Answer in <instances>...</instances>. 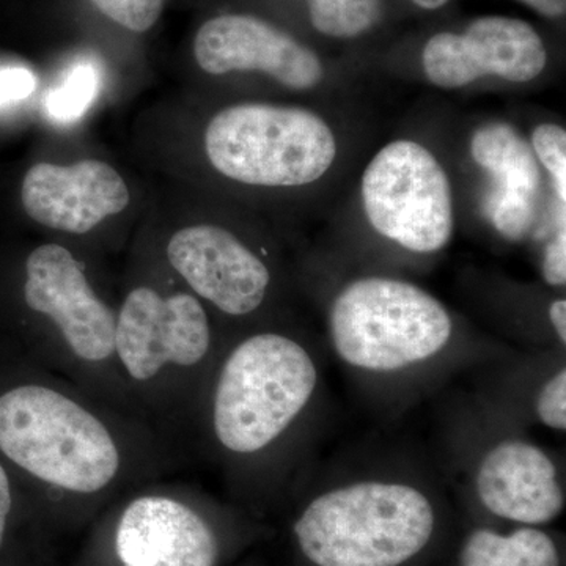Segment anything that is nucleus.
<instances>
[{
    "mask_svg": "<svg viewBox=\"0 0 566 566\" xmlns=\"http://www.w3.org/2000/svg\"><path fill=\"white\" fill-rule=\"evenodd\" d=\"M326 337L360 397L385 415H400L513 349L465 329L423 286L385 274L356 275L335 290Z\"/></svg>",
    "mask_w": 566,
    "mask_h": 566,
    "instance_id": "nucleus-1",
    "label": "nucleus"
},
{
    "mask_svg": "<svg viewBox=\"0 0 566 566\" xmlns=\"http://www.w3.org/2000/svg\"><path fill=\"white\" fill-rule=\"evenodd\" d=\"M294 517L312 566H406L433 545L441 474L416 453L376 450L329 465Z\"/></svg>",
    "mask_w": 566,
    "mask_h": 566,
    "instance_id": "nucleus-2",
    "label": "nucleus"
},
{
    "mask_svg": "<svg viewBox=\"0 0 566 566\" xmlns=\"http://www.w3.org/2000/svg\"><path fill=\"white\" fill-rule=\"evenodd\" d=\"M322 354L301 335L259 329L221 349L207 382V422L219 455L241 474L300 460L322 423Z\"/></svg>",
    "mask_w": 566,
    "mask_h": 566,
    "instance_id": "nucleus-3",
    "label": "nucleus"
},
{
    "mask_svg": "<svg viewBox=\"0 0 566 566\" xmlns=\"http://www.w3.org/2000/svg\"><path fill=\"white\" fill-rule=\"evenodd\" d=\"M436 468L444 482L494 520L542 527L564 513L560 455L471 390L442 405Z\"/></svg>",
    "mask_w": 566,
    "mask_h": 566,
    "instance_id": "nucleus-4",
    "label": "nucleus"
},
{
    "mask_svg": "<svg viewBox=\"0 0 566 566\" xmlns=\"http://www.w3.org/2000/svg\"><path fill=\"white\" fill-rule=\"evenodd\" d=\"M0 452L36 482L74 495L109 490L125 464L120 438L103 416L41 382L0 395Z\"/></svg>",
    "mask_w": 566,
    "mask_h": 566,
    "instance_id": "nucleus-5",
    "label": "nucleus"
},
{
    "mask_svg": "<svg viewBox=\"0 0 566 566\" xmlns=\"http://www.w3.org/2000/svg\"><path fill=\"white\" fill-rule=\"evenodd\" d=\"M203 147L216 172L262 188L312 185L337 158V137L322 115L270 103L219 111L205 129Z\"/></svg>",
    "mask_w": 566,
    "mask_h": 566,
    "instance_id": "nucleus-6",
    "label": "nucleus"
},
{
    "mask_svg": "<svg viewBox=\"0 0 566 566\" xmlns=\"http://www.w3.org/2000/svg\"><path fill=\"white\" fill-rule=\"evenodd\" d=\"M219 353L207 307L191 292L140 285L118 308L115 368L136 389L200 375L208 381Z\"/></svg>",
    "mask_w": 566,
    "mask_h": 566,
    "instance_id": "nucleus-7",
    "label": "nucleus"
},
{
    "mask_svg": "<svg viewBox=\"0 0 566 566\" xmlns=\"http://www.w3.org/2000/svg\"><path fill=\"white\" fill-rule=\"evenodd\" d=\"M360 196L371 229L401 251L431 256L452 241V186L419 142L394 140L376 153L365 167Z\"/></svg>",
    "mask_w": 566,
    "mask_h": 566,
    "instance_id": "nucleus-8",
    "label": "nucleus"
},
{
    "mask_svg": "<svg viewBox=\"0 0 566 566\" xmlns=\"http://www.w3.org/2000/svg\"><path fill=\"white\" fill-rule=\"evenodd\" d=\"M24 301L50 322L70 363L87 370L115 367L117 312L96 294L65 245L41 244L25 262Z\"/></svg>",
    "mask_w": 566,
    "mask_h": 566,
    "instance_id": "nucleus-9",
    "label": "nucleus"
},
{
    "mask_svg": "<svg viewBox=\"0 0 566 566\" xmlns=\"http://www.w3.org/2000/svg\"><path fill=\"white\" fill-rule=\"evenodd\" d=\"M166 256L193 296L229 318L259 314L273 292L266 260L223 227H182L167 243Z\"/></svg>",
    "mask_w": 566,
    "mask_h": 566,
    "instance_id": "nucleus-10",
    "label": "nucleus"
},
{
    "mask_svg": "<svg viewBox=\"0 0 566 566\" xmlns=\"http://www.w3.org/2000/svg\"><path fill=\"white\" fill-rule=\"evenodd\" d=\"M545 41L528 22L509 17L476 18L463 33H436L424 44V76L442 91H458L482 77L527 84L546 69Z\"/></svg>",
    "mask_w": 566,
    "mask_h": 566,
    "instance_id": "nucleus-11",
    "label": "nucleus"
},
{
    "mask_svg": "<svg viewBox=\"0 0 566 566\" xmlns=\"http://www.w3.org/2000/svg\"><path fill=\"white\" fill-rule=\"evenodd\" d=\"M193 57L212 76L256 71L290 91H312L324 80L322 59L271 22L251 14H222L205 22Z\"/></svg>",
    "mask_w": 566,
    "mask_h": 566,
    "instance_id": "nucleus-12",
    "label": "nucleus"
},
{
    "mask_svg": "<svg viewBox=\"0 0 566 566\" xmlns=\"http://www.w3.org/2000/svg\"><path fill=\"white\" fill-rule=\"evenodd\" d=\"M122 566H216L221 543L191 504L169 494H142L123 509L115 526Z\"/></svg>",
    "mask_w": 566,
    "mask_h": 566,
    "instance_id": "nucleus-13",
    "label": "nucleus"
},
{
    "mask_svg": "<svg viewBox=\"0 0 566 566\" xmlns=\"http://www.w3.org/2000/svg\"><path fill=\"white\" fill-rule=\"evenodd\" d=\"M21 200L40 226L85 234L128 207L129 189L114 167L98 159L71 166L39 163L22 180Z\"/></svg>",
    "mask_w": 566,
    "mask_h": 566,
    "instance_id": "nucleus-14",
    "label": "nucleus"
},
{
    "mask_svg": "<svg viewBox=\"0 0 566 566\" xmlns=\"http://www.w3.org/2000/svg\"><path fill=\"white\" fill-rule=\"evenodd\" d=\"M468 375L471 392L527 430L566 433V352L510 349Z\"/></svg>",
    "mask_w": 566,
    "mask_h": 566,
    "instance_id": "nucleus-15",
    "label": "nucleus"
},
{
    "mask_svg": "<svg viewBox=\"0 0 566 566\" xmlns=\"http://www.w3.org/2000/svg\"><path fill=\"white\" fill-rule=\"evenodd\" d=\"M471 156L494 180L485 216L506 241L524 240L535 223L542 170L531 144L506 123H488L471 137Z\"/></svg>",
    "mask_w": 566,
    "mask_h": 566,
    "instance_id": "nucleus-16",
    "label": "nucleus"
},
{
    "mask_svg": "<svg viewBox=\"0 0 566 566\" xmlns=\"http://www.w3.org/2000/svg\"><path fill=\"white\" fill-rule=\"evenodd\" d=\"M458 566H562L556 539L542 527L516 526L501 532L475 527L458 551Z\"/></svg>",
    "mask_w": 566,
    "mask_h": 566,
    "instance_id": "nucleus-17",
    "label": "nucleus"
},
{
    "mask_svg": "<svg viewBox=\"0 0 566 566\" xmlns=\"http://www.w3.org/2000/svg\"><path fill=\"white\" fill-rule=\"evenodd\" d=\"M312 25L329 39L352 40L382 17L381 0H307Z\"/></svg>",
    "mask_w": 566,
    "mask_h": 566,
    "instance_id": "nucleus-18",
    "label": "nucleus"
},
{
    "mask_svg": "<svg viewBox=\"0 0 566 566\" xmlns=\"http://www.w3.org/2000/svg\"><path fill=\"white\" fill-rule=\"evenodd\" d=\"M99 88V71L84 61L70 70L65 82L48 98V112L59 122H74L91 106Z\"/></svg>",
    "mask_w": 566,
    "mask_h": 566,
    "instance_id": "nucleus-19",
    "label": "nucleus"
},
{
    "mask_svg": "<svg viewBox=\"0 0 566 566\" xmlns=\"http://www.w3.org/2000/svg\"><path fill=\"white\" fill-rule=\"evenodd\" d=\"M531 148L536 161L549 172L558 202L566 203V132L564 126L542 123L532 132Z\"/></svg>",
    "mask_w": 566,
    "mask_h": 566,
    "instance_id": "nucleus-20",
    "label": "nucleus"
},
{
    "mask_svg": "<svg viewBox=\"0 0 566 566\" xmlns=\"http://www.w3.org/2000/svg\"><path fill=\"white\" fill-rule=\"evenodd\" d=\"M103 14L128 31H150L163 13L164 0H92Z\"/></svg>",
    "mask_w": 566,
    "mask_h": 566,
    "instance_id": "nucleus-21",
    "label": "nucleus"
},
{
    "mask_svg": "<svg viewBox=\"0 0 566 566\" xmlns=\"http://www.w3.org/2000/svg\"><path fill=\"white\" fill-rule=\"evenodd\" d=\"M539 273L549 289L566 285V226H557L556 233L546 241L539 260Z\"/></svg>",
    "mask_w": 566,
    "mask_h": 566,
    "instance_id": "nucleus-22",
    "label": "nucleus"
},
{
    "mask_svg": "<svg viewBox=\"0 0 566 566\" xmlns=\"http://www.w3.org/2000/svg\"><path fill=\"white\" fill-rule=\"evenodd\" d=\"M36 87L32 71L9 66L0 69V107L24 102Z\"/></svg>",
    "mask_w": 566,
    "mask_h": 566,
    "instance_id": "nucleus-23",
    "label": "nucleus"
},
{
    "mask_svg": "<svg viewBox=\"0 0 566 566\" xmlns=\"http://www.w3.org/2000/svg\"><path fill=\"white\" fill-rule=\"evenodd\" d=\"M11 505H13V497H11L10 479L3 465L0 464V547H2L3 536H6Z\"/></svg>",
    "mask_w": 566,
    "mask_h": 566,
    "instance_id": "nucleus-24",
    "label": "nucleus"
},
{
    "mask_svg": "<svg viewBox=\"0 0 566 566\" xmlns=\"http://www.w3.org/2000/svg\"><path fill=\"white\" fill-rule=\"evenodd\" d=\"M517 2L524 3L528 9L546 18H560L566 11V0H517Z\"/></svg>",
    "mask_w": 566,
    "mask_h": 566,
    "instance_id": "nucleus-25",
    "label": "nucleus"
},
{
    "mask_svg": "<svg viewBox=\"0 0 566 566\" xmlns=\"http://www.w3.org/2000/svg\"><path fill=\"white\" fill-rule=\"evenodd\" d=\"M417 7L423 10H439L447 6L450 0H411Z\"/></svg>",
    "mask_w": 566,
    "mask_h": 566,
    "instance_id": "nucleus-26",
    "label": "nucleus"
}]
</instances>
